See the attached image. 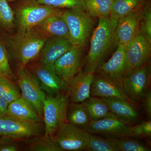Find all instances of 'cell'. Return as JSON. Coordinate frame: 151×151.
<instances>
[{"label":"cell","mask_w":151,"mask_h":151,"mask_svg":"<svg viewBox=\"0 0 151 151\" xmlns=\"http://www.w3.org/2000/svg\"><path fill=\"white\" fill-rule=\"evenodd\" d=\"M94 77L93 73L79 71L68 83V96L72 103H82L90 97Z\"/></svg>","instance_id":"cell-18"},{"label":"cell","mask_w":151,"mask_h":151,"mask_svg":"<svg viewBox=\"0 0 151 151\" xmlns=\"http://www.w3.org/2000/svg\"><path fill=\"white\" fill-rule=\"evenodd\" d=\"M69 105L68 96L61 93L46 96L43 102L45 134L54 136L62 124L67 122L66 114Z\"/></svg>","instance_id":"cell-5"},{"label":"cell","mask_w":151,"mask_h":151,"mask_svg":"<svg viewBox=\"0 0 151 151\" xmlns=\"http://www.w3.org/2000/svg\"><path fill=\"white\" fill-rule=\"evenodd\" d=\"M96 72L121 84L123 79L128 72L126 55V46L118 45L116 51L111 58L97 68Z\"/></svg>","instance_id":"cell-12"},{"label":"cell","mask_w":151,"mask_h":151,"mask_svg":"<svg viewBox=\"0 0 151 151\" xmlns=\"http://www.w3.org/2000/svg\"><path fill=\"white\" fill-rule=\"evenodd\" d=\"M0 75L13 81H17L16 76L11 69L9 63L8 54L4 42L0 39Z\"/></svg>","instance_id":"cell-29"},{"label":"cell","mask_w":151,"mask_h":151,"mask_svg":"<svg viewBox=\"0 0 151 151\" xmlns=\"http://www.w3.org/2000/svg\"><path fill=\"white\" fill-rule=\"evenodd\" d=\"M8 2L14 1H17V0H7Z\"/></svg>","instance_id":"cell-38"},{"label":"cell","mask_w":151,"mask_h":151,"mask_svg":"<svg viewBox=\"0 0 151 151\" xmlns=\"http://www.w3.org/2000/svg\"><path fill=\"white\" fill-rule=\"evenodd\" d=\"M83 48L81 46L73 45L55 63V73L67 85L80 71Z\"/></svg>","instance_id":"cell-11"},{"label":"cell","mask_w":151,"mask_h":151,"mask_svg":"<svg viewBox=\"0 0 151 151\" xmlns=\"http://www.w3.org/2000/svg\"><path fill=\"white\" fill-rule=\"evenodd\" d=\"M121 137L115 139L116 145L119 150L123 151H149L148 147L137 141Z\"/></svg>","instance_id":"cell-32"},{"label":"cell","mask_w":151,"mask_h":151,"mask_svg":"<svg viewBox=\"0 0 151 151\" xmlns=\"http://www.w3.org/2000/svg\"><path fill=\"white\" fill-rule=\"evenodd\" d=\"M145 0H113L110 17L117 20L143 9Z\"/></svg>","instance_id":"cell-22"},{"label":"cell","mask_w":151,"mask_h":151,"mask_svg":"<svg viewBox=\"0 0 151 151\" xmlns=\"http://www.w3.org/2000/svg\"><path fill=\"white\" fill-rule=\"evenodd\" d=\"M67 122L84 129L92 121L88 111L83 103H72L66 114Z\"/></svg>","instance_id":"cell-24"},{"label":"cell","mask_w":151,"mask_h":151,"mask_svg":"<svg viewBox=\"0 0 151 151\" xmlns=\"http://www.w3.org/2000/svg\"><path fill=\"white\" fill-rule=\"evenodd\" d=\"M88 111L92 121L116 116L102 98L92 96L82 103Z\"/></svg>","instance_id":"cell-23"},{"label":"cell","mask_w":151,"mask_h":151,"mask_svg":"<svg viewBox=\"0 0 151 151\" xmlns=\"http://www.w3.org/2000/svg\"><path fill=\"white\" fill-rule=\"evenodd\" d=\"M151 136V121L143 122L133 127H130L129 137H144Z\"/></svg>","instance_id":"cell-33"},{"label":"cell","mask_w":151,"mask_h":151,"mask_svg":"<svg viewBox=\"0 0 151 151\" xmlns=\"http://www.w3.org/2000/svg\"><path fill=\"white\" fill-rule=\"evenodd\" d=\"M61 15L49 17L34 28L47 38H69L68 28Z\"/></svg>","instance_id":"cell-19"},{"label":"cell","mask_w":151,"mask_h":151,"mask_svg":"<svg viewBox=\"0 0 151 151\" xmlns=\"http://www.w3.org/2000/svg\"><path fill=\"white\" fill-rule=\"evenodd\" d=\"M89 134L84 129L66 122L59 127L54 136L63 151H76L86 150Z\"/></svg>","instance_id":"cell-9"},{"label":"cell","mask_w":151,"mask_h":151,"mask_svg":"<svg viewBox=\"0 0 151 151\" xmlns=\"http://www.w3.org/2000/svg\"><path fill=\"white\" fill-rule=\"evenodd\" d=\"M151 67L150 62L136 68L127 73L122 81L125 94L132 103L144 98L150 84Z\"/></svg>","instance_id":"cell-7"},{"label":"cell","mask_w":151,"mask_h":151,"mask_svg":"<svg viewBox=\"0 0 151 151\" xmlns=\"http://www.w3.org/2000/svg\"><path fill=\"white\" fill-rule=\"evenodd\" d=\"M90 95L101 98H118L132 103L121 84L101 75H94Z\"/></svg>","instance_id":"cell-17"},{"label":"cell","mask_w":151,"mask_h":151,"mask_svg":"<svg viewBox=\"0 0 151 151\" xmlns=\"http://www.w3.org/2000/svg\"><path fill=\"white\" fill-rule=\"evenodd\" d=\"M17 75L16 81L21 90L22 97L32 105L42 119L43 102L46 96L37 78L26 67H19Z\"/></svg>","instance_id":"cell-6"},{"label":"cell","mask_w":151,"mask_h":151,"mask_svg":"<svg viewBox=\"0 0 151 151\" xmlns=\"http://www.w3.org/2000/svg\"><path fill=\"white\" fill-rule=\"evenodd\" d=\"M40 123L24 121L8 115L0 118V137L15 140L36 137L42 130Z\"/></svg>","instance_id":"cell-8"},{"label":"cell","mask_w":151,"mask_h":151,"mask_svg":"<svg viewBox=\"0 0 151 151\" xmlns=\"http://www.w3.org/2000/svg\"><path fill=\"white\" fill-rule=\"evenodd\" d=\"M29 150L32 151H62L54 136L45 134L34 137L27 141Z\"/></svg>","instance_id":"cell-26"},{"label":"cell","mask_w":151,"mask_h":151,"mask_svg":"<svg viewBox=\"0 0 151 151\" xmlns=\"http://www.w3.org/2000/svg\"><path fill=\"white\" fill-rule=\"evenodd\" d=\"M85 11L92 17H108L113 0H84Z\"/></svg>","instance_id":"cell-25"},{"label":"cell","mask_w":151,"mask_h":151,"mask_svg":"<svg viewBox=\"0 0 151 151\" xmlns=\"http://www.w3.org/2000/svg\"><path fill=\"white\" fill-rule=\"evenodd\" d=\"M145 98L144 101V107L146 113L149 117L151 116V92H149L147 93L144 97Z\"/></svg>","instance_id":"cell-36"},{"label":"cell","mask_w":151,"mask_h":151,"mask_svg":"<svg viewBox=\"0 0 151 151\" xmlns=\"http://www.w3.org/2000/svg\"><path fill=\"white\" fill-rule=\"evenodd\" d=\"M62 13L60 9L41 4L37 0H25L16 11L19 32L32 29L49 17Z\"/></svg>","instance_id":"cell-4"},{"label":"cell","mask_w":151,"mask_h":151,"mask_svg":"<svg viewBox=\"0 0 151 151\" xmlns=\"http://www.w3.org/2000/svg\"><path fill=\"white\" fill-rule=\"evenodd\" d=\"M29 70L37 78L41 89L48 95L60 93L67 86L55 73L54 68L46 67L39 63L33 64Z\"/></svg>","instance_id":"cell-14"},{"label":"cell","mask_w":151,"mask_h":151,"mask_svg":"<svg viewBox=\"0 0 151 151\" xmlns=\"http://www.w3.org/2000/svg\"><path fill=\"white\" fill-rule=\"evenodd\" d=\"M9 103L0 97V118L8 116V107Z\"/></svg>","instance_id":"cell-37"},{"label":"cell","mask_w":151,"mask_h":151,"mask_svg":"<svg viewBox=\"0 0 151 151\" xmlns=\"http://www.w3.org/2000/svg\"><path fill=\"white\" fill-rule=\"evenodd\" d=\"M84 129L92 134L121 137L129 136L130 127L116 116H110L91 121Z\"/></svg>","instance_id":"cell-13"},{"label":"cell","mask_w":151,"mask_h":151,"mask_svg":"<svg viewBox=\"0 0 151 151\" xmlns=\"http://www.w3.org/2000/svg\"><path fill=\"white\" fill-rule=\"evenodd\" d=\"M86 150L119 151L115 139H105L90 133Z\"/></svg>","instance_id":"cell-27"},{"label":"cell","mask_w":151,"mask_h":151,"mask_svg":"<svg viewBox=\"0 0 151 151\" xmlns=\"http://www.w3.org/2000/svg\"><path fill=\"white\" fill-rule=\"evenodd\" d=\"M140 29L151 40V9L150 3H146L143 8Z\"/></svg>","instance_id":"cell-34"},{"label":"cell","mask_w":151,"mask_h":151,"mask_svg":"<svg viewBox=\"0 0 151 151\" xmlns=\"http://www.w3.org/2000/svg\"><path fill=\"white\" fill-rule=\"evenodd\" d=\"M73 46L69 38H48L38 56L39 63L46 67L54 68V64L57 60Z\"/></svg>","instance_id":"cell-15"},{"label":"cell","mask_w":151,"mask_h":151,"mask_svg":"<svg viewBox=\"0 0 151 151\" xmlns=\"http://www.w3.org/2000/svg\"><path fill=\"white\" fill-rule=\"evenodd\" d=\"M102 98L112 113L122 121L134 122L139 117L137 111L132 103L118 98Z\"/></svg>","instance_id":"cell-21"},{"label":"cell","mask_w":151,"mask_h":151,"mask_svg":"<svg viewBox=\"0 0 151 151\" xmlns=\"http://www.w3.org/2000/svg\"><path fill=\"white\" fill-rule=\"evenodd\" d=\"M118 20L108 17L99 18L93 31L84 72L94 73L105 62L114 47L117 45L116 29Z\"/></svg>","instance_id":"cell-1"},{"label":"cell","mask_w":151,"mask_h":151,"mask_svg":"<svg viewBox=\"0 0 151 151\" xmlns=\"http://www.w3.org/2000/svg\"><path fill=\"white\" fill-rule=\"evenodd\" d=\"M19 149L16 140L6 137L0 139V151H17Z\"/></svg>","instance_id":"cell-35"},{"label":"cell","mask_w":151,"mask_h":151,"mask_svg":"<svg viewBox=\"0 0 151 151\" xmlns=\"http://www.w3.org/2000/svg\"><path fill=\"white\" fill-rule=\"evenodd\" d=\"M38 2L56 8H81L85 11L84 0H37Z\"/></svg>","instance_id":"cell-31"},{"label":"cell","mask_w":151,"mask_h":151,"mask_svg":"<svg viewBox=\"0 0 151 151\" xmlns=\"http://www.w3.org/2000/svg\"><path fill=\"white\" fill-rule=\"evenodd\" d=\"M151 40L140 29L137 35L126 46L128 72L150 61Z\"/></svg>","instance_id":"cell-10"},{"label":"cell","mask_w":151,"mask_h":151,"mask_svg":"<svg viewBox=\"0 0 151 151\" xmlns=\"http://www.w3.org/2000/svg\"><path fill=\"white\" fill-rule=\"evenodd\" d=\"M14 13L7 0H0V26L7 29L14 26Z\"/></svg>","instance_id":"cell-30"},{"label":"cell","mask_w":151,"mask_h":151,"mask_svg":"<svg viewBox=\"0 0 151 151\" xmlns=\"http://www.w3.org/2000/svg\"><path fill=\"white\" fill-rule=\"evenodd\" d=\"M64 19L69 32V39L73 45L86 46L94 26L92 17L81 8L62 10Z\"/></svg>","instance_id":"cell-3"},{"label":"cell","mask_w":151,"mask_h":151,"mask_svg":"<svg viewBox=\"0 0 151 151\" xmlns=\"http://www.w3.org/2000/svg\"><path fill=\"white\" fill-rule=\"evenodd\" d=\"M21 96L13 81L0 75V97L9 103Z\"/></svg>","instance_id":"cell-28"},{"label":"cell","mask_w":151,"mask_h":151,"mask_svg":"<svg viewBox=\"0 0 151 151\" xmlns=\"http://www.w3.org/2000/svg\"><path fill=\"white\" fill-rule=\"evenodd\" d=\"M143 8L118 20L116 29L117 45L126 46L137 35L140 28Z\"/></svg>","instance_id":"cell-16"},{"label":"cell","mask_w":151,"mask_h":151,"mask_svg":"<svg viewBox=\"0 0 151 151\" xmlns=\"http://www.w3.org/2000/svg\"><path fill=\"white\" fill-rule=\"evenodd\" d=\"M8 115L29 122H40L41 119L32 105L22 96L9 103Z\"/></svg>","instance_id":"cell-20"},{"label":"cell","mask_w":151,"mask_h":151,"mask_svg":"<svg viewBox=\"0 0 151 151\" xmlns=\"http://www.w3.org/2000/svg\"><path fill=\"white\" fill-rule=\"evenodd\" d=\"M47 38L35 28L18 32L12 37L9 45L19 67H26L37 58Z\"/></svg>","instance_id":"cell-2"}]
</instances>
